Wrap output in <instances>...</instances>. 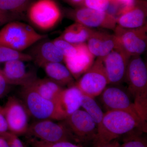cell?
I'll return each instance as SVG.
<instances>
[{"label":"cell","instance_id":"6da1fadb","mask_svg":"<svg viewBox=\"0 0 147 147\" xmlns=\"http://www.w3.org/2000/svg\"><path fill=\"white\" fill-rule=\"evenodd\" d=\"M145 123L138 116L128 112L108 110L104 113L102 121L97 125L94 139L97 147L113 142L136 127L143 126Z\"/></svg>","mask_w":147,"mask_h":147},{"label":"cell","instance_id":"7a4b0ae2","mask_svg":"<svg viewBox=\"0 0 147 147\" xmlns=\"http://www.w3.org/2000/svg\"><path fill=\"white\" fill-rule=\"evenodd\" d=\"M125 79L128 90L134 97L133 102L139 117L147 119V68L140 56H131L127 68Z\"/></svg>","mask_w":147,"mask_h":147},{"label":"cell","instance_id":"3957f363","mask_svg":"<svg viewBox=\"0 0 147 147\" xmlns=\"http://www.w3.org/2000/svg\"><path fill=\"white\" fill-rule=\"evenodd\" d=\"M47 37L46 35L38 33L31 26L14 21L5 24L0 30V45L22 52Z\"/></svg>","mask_w":147,"mask_h":147},{"label":"cell","instance_id":"277c9868","mask_svg":"<svg viewBox=\"0 0 147 147\" xmlns=\"http://www.w3.org/2000/svg\"><path fill=\"white\" fill-rule=\"evenodd\" d=\"M21 96L30 116L37 120L63 121L67 117L59 103L42 97L30 86L23 87Z\"/></svg>","mask_w":147,"mask_h":147},{"label":"cell","instance_id":"5b68a950","mask_svg":"<svg viewBox=\"0 0 147 147\" xmlns=\"http://www.w3.org/2000/svg\"><path fill=\"white\" fill-rule=\"evenodd\" d=\"M27 13L31 23L42 30L53 29L62 17L60 8L55 0H36L29 6Z\"/></svg>","mask_w":147,"mask_h":147},{"label":"cell","instance_id":"8992f818","mask_svg":"<svg viewBox=\"0 0 147 147\" xmlns=\"http://www.w3.org/2000/svg\"><path fill=\"white\" fill-rule=\"evenodd\" d=\"M26 134L30 138L47 143L69 141L75 139L64 123H57L51 120H37L30 124Z\"/></svg>","mask_w":147,"mask_h":147},{"label":"cell","instance_id":"52a82bcc","mask_svg":"<svg viewBox=\"0 0 147 147\" xmlns=\"http://www.w3.org/2000/svg\"><path fill=\"white\" fill-rule=\"evenodd\" d=\"M109 84L102 58H97L75 85L83 94L92 98L102 94Z\"/></svg>","mask_w":147,"mask_h":147},{"label":"cell","instance_id":"ba28073f","mask_svg":"<svg viewBox=\"0 0 147 147\" xmlns=\"http://www.w3.org/2000/svg\"><path fill=\"white\" fill-rule=\"evenodd\" d=\"M69 19L92 29L96 28L114 30L117 26V18L106 11H101L83 6L69 10Z\"/></svg>","mask_w":147,"mask_h":147},{"label":"cell","instance_id":"9c48e42d","mask_svg":"<svg viewBox=\"0 0 147 147\" xmlns=\"http://www.w3.org/2000/svg\"><path fill=\"white\" fill-rule=\"evenodd\" d=\"M113 31L121 47L130 57L140 56L146 50L147 25L133 29L117 26Z\"/></svg>","mask_w":147,"mask_h":147},{"label":"cell","instance_id":"30bf717a","mask_svg":"<svg viewBox=\"0 0 147 147\" xmlns=\"http://www.w3.org/2000/svg\"><path fill=\"white\" fill-rule=\"evenodd\" d=\"M3 108L9 132L17 136L26 134L30 125V115L22 100L10 96Z\"/></svg>","mask_w":147,"mask_h":147},{"label":"cell","instance_id":"8fae6325","mask_svg":"<svg viewBox=\"0 0 147 147\" xmlns=\"http://www.w3.org/2000/svg\"><path fill=\"white\" fill-rule=\"evenodd\" d=\"M63 121L75 139L84 141L95 138L97 124L84 110H76Z\"/></svg>","mask_w":147,"mask_h":147},{"label":"cell","instance_id":"7c38bea8","mask_svg":"<svg viewBox=\"0 0 147 147\" xmlns=\"http://www.w3.org/2000/svg\"><path fill=\"white\" fill-rule=\"evenodd\" d=\"M130 57L121 47L114 49L102 58L109 84H119L125 79Z\"/></svg>","mask_w":147,"mask_h":147},{"label":"cell","instance_id":"4fadbf2b","mask_svg":"<svg viewBox=\"0 0 147 147\" xmlns=\"http://www.w3.org/2000/svg\"><path fill=\"white\" fill-rule=\"evenodd\" d=\"M46 38L37 42L28 54L37 65L42 67L45 65L51 63H62L64 57L53 40Z\"/></svg>","mask_w":147,"mask_h":147},{"label":"cell","instance_id":"5bb4252c","mask_svg":"<svg viewBox=\"0 0 147 147\" xmlns=\"http://www.w3.org/2000/svg\"><path fill=\"white\" fill-rule=\"evenodd\" d=\"M86 43L90 52L97 58L104 57L114 49L121 47L114 34L96 30Z\"/></svg>","mask_w":147,"mask_h":147},{"label":"cell","instance_id":"9a60e30c","mask_svg":"<svg viewBox=\"0 0 147 147\" xmlns=\"http://www.w3.org/2000/svg\"><path fill=\"white\" fill-rule=\"evenodd\" d=\"M26 62L16 60L4 63L1 72L7 82L10 85L28 86L37 78L33 73L27 69Z\"/></svg>","mask_w":147,"mask_h":147},{"label":"cell","instance_id":"2e32d148","mask_svg":"<svg viewBox=\"0 0 147 147\" xmlns=\"http://www.w3.org/2000/svg\"><path fill=\"white\" fill-rule=\"evenodd\" d=\"M102 99L108 110L125 111L140 117L134 103L131 102L126 93L119 88L115 87L105 88L102 93Z\"/></svg>","mask_w":147,"mask_h":147},{"label":"cell","instance_id":"e0dca14e","mask_svg":"<svg viewBox=\"0 0 147 147\" xmlns=\"http://www.w3.org/2000/svg\"><path fill=\"white\" fill-rule=\"evenodd\" d=\"M147 3L145 0H136L131 8L117 18V26L125 28H140L147 25Z\"/></svg>","mask_w":147,"mask_h":147},{"label":"cell","instance_id":"ac0fdd59","mask_svg":"<svg viewBox=\"0 0 147 147\" xmlns=\"http://www.w3.org/2000/svg\"><path fill=\"white\" fill-rule=\"evenodd\" d=\"M95 57L84 42L79 44V50L76 55L64 57L63 62L74 79H77L92 66Z\"/></svg>","mask_w":147,"mask_h":147},{"label":"cell","instance_id":"d6986e66","mask_svg":"<svg viewBox=\"0 0 147 147\" xmlns=\"http://www.w3.org/2000/svg\"><path fill=\"white\" fill-rule=\"evenodd\" d=\"M83 96L76 85L63 89L60 95L58 103L67 117L81 107Z\"/></svg>","mask_w":147,"mask_h":147},{"label":"cell","instance_id":"ffe728a7","mask_svg":"<svg viewBox=\"0 0 147 147\" xmlns=\"http://www.w3.org/2000/svg\"><path fill=\"white\" fill-rule=\"evenodd\" d=\"M28 86L42 97L58 103L60 95L64 89L59 84L49 78H36Z\"/></svg>","mask_w":147,"mask_h":147},{"label":"cell","instance_id":"44dd1931","mask_svg":"<svg viewBox=\"0 0 147 147\" xmlns=\"http://www.w3.org/2000/svg\"><path fill=\"white\" fill-rule=\"evenodd\" d=\"M42 68L51 79L63 86H72L74 83V78L65 65L62 63H51L45 65Z\"/></svg>","mask_w":147,"mask_h":147},{"label":"cell","instance_id":"7402d4cb","mask_svg":"<svg viewBox=\"0 0 147 147\" xmlns=\"http://www.w3.org/2000/svg\"><path fill=\"white\" fill-rule=\"evenodd\" d=\"M94 30V29L74 22L67 27L59 37L72 44H80L86 42Z\"/></svg>","mask_w":147,"mask_h":147},{"label":"cell","instance_id":"603a6c76","mask_svg":"<svg viewBox=\"0 0 147 147\" xmlns=\"http://www.w3.org/2000/svg\"><path fill=\"white\" fill-rule=\"evenodd\" d=\"M32 3V0H0V9L21 16Z\"/></svg>","mask_w":147,"mask_h":147},{"label":"cell","instance_id":"cb8c5ba5","mask_svg":"<svg viewBox=\"0 0 147 147\" xmlns=\"http://www.w3.org/2000/svg\"><path fill=\"white\" fill-rule=\"evenodd\" d=\"M81 107L84 108V111L89 115L97 125L100 123L104 113L94 98L84 95Z\"/></svg>","mask_w":147,"mask_h":147},{"label":"cell","instance_id":"d4e9b609","mask_svg":"<svg viewBox=\"0 0 147 147\" xmlns=\"http://www.w3.org/2000/svg\"><path fill=\"white\" fill-rule=\"evenodd\" d=\"M16 60L28 62L32 61V58L28 54L0 45V64Z\"/></svg>","mask_w":147,"mask_h":147},{"label":"cell","instance_id":"484cf974","mask_svg":"<svg viewBox=\"0 0 147 147\" xmlns=\"http://www.w3.org/2000/svg\"><path fill=\"white\" fill-rule=\"evenodd\" d=\"M53 41L63 55L64 57H73L78 53L79 44L70 43L59 36L53 40Z\"/></svg>","mask_w":147,"mask_h":147},{"label":"cell","instance_id":"4316f807","mask_svg":"<svg viewBox=\"0 0 147 147\" xmlns=\"http://www.w3.org/2000/svg\"><path fill=\"white\" fill-rule=\"evenodd\" d=\"M28 142L32 147H82L69 141L51 143L42 142L33 138H30Z\"/></svg>","mask_w":147,"mask_h":147},{"label":"cell","instance_id":"83f0119b","mask_svg":"<svg viewBox=\"0 0 147 147\" xmlns=\"http://www.w3.org/2000/svg\"><path fill=\"white\" fill-rule=\"evenodd\" d=\"M110 5V0H84V6L101 11H106Z\"/></svg>","mask_w":147,"mask_h":147},{"label":"cell","instance_id":"f1b7e54d","mask_svg":"<svg viewBox=\"0 0 147 147\" xmlns=\"http://www.w3.org/2000/svg\"><path fill=\"white\" fill-rule=\"evenodd\" d=\"M121 147H147L144 139L138 136H132L125 139Z\"/></svg>","mask_w":147,"mask_h":147},{"label":"cell","instance_id":"f546056e","mask_svg":"<svg viewBox=\"0 0 147 147\" xmlns=\"http://www.w3.org/2000/svg\"><path fill=\"white\" fill-rule=\"evenodd\" d=\"M136 1V0H112L110 1L112 2L117 8L118 17L121 13L131 8Z\"/></svg>","mask_w":147,"mask_h":147},{"label":"cell","instance_id":"4dcf8cb0","mask_svg":"<svg viewBox=\"0 0 147 147\" xmlns=\"http://www.w3.org/2000/svg\"><path fill=\"white\" fill-rule=\"evenodd\" d=\"M1 137H4L8 142L10 147H27L21 139L15 134L7 131Z\"/></svg>","mask_w":147,"mask_h":147},{"label":"cell","instance_id":"1f68e13d","mask_svg":"<svg viewBox=\"0 0 147 147\" xmlns=\"http://www.w3.org/2000/svg\"><path fill=\"white\" fill-rule=\"evenodd\" d=\"M21 18V16L7 12L0 9V27L5 26L9 22L18 21Z\"/></svg>","mask_w":147,"mask_h":147},{"label":"cell","instance_id":"d6a6232c","mask_svg":"<svg viewBox=\"0 0 147 147\" xmlns=\"http://www.w3.org/2000/svg\"><path fill=\"white\" fill-rule=\"evenodd\" d=\"M7 121L3 107L0 106V136L8 131Z\"/></svg>","mask_w":147,"mask_h":147},{"label":"cell","instance_id":"836d02e7","mask_svg":"<svg viewBox=\"0 0 147 147\" xmlns=\"http://www.w3.org/2000/svg\"><path fill=\"white\" fill-rule=\"evenodd\" d=\"M10 85L7 82L0 70V98L3 97L8 93Z\"/></svg>","mask_w":147,"mask_h":147},{"label":"cell","instance_id":"e575fe53","mask_svg":"<svg viewBox=\"0 0 147 147\" xmlns=\"http://www.w3.org/2000/svg\"><path fill=\"white\" fill-rule=\"evenodd\" d=\"M63 1L75 8L84 6V0H63Z\"/></svg>","mask_w":147,"mask_h":147},{"label":"cell","instance_id":"d590c367","mask_svg":"<svg viewBox=\"0 0 147 147\" xmlns=\"http://www.w3.org/2000/svg\"><path fill=\"white\" fill-rule=\"evenodd\" d=\"M0 147H10L7 141L1 136H0Z\"/></svg>","mask_w":147,"mask_h":147},{"label":"cell","instance_id":"8d00e7d4","mask_svg":"<svg viewBox=\"0 0 147 147\" xmlns=\"http://www.w3.org/2000/svg\"><path fill=\"white\" fill-rule=\"evenodd\" d=\"M98 147H121L120 145L118 144V143L115 142L113 143V142L109 143V144H106L102 145Z\"/></svg>","mask_w":147,"mask_h":147},{"label":"cell","instance_id":"74e56055","mask_svg":"<svg viewBox=\"0 0 147 147\" xmlns=\"http://www.w3.org/2000/svg\"><path fill=\"white\" fill-rule=\"evenodd\" d=\"M110 1H112V0H110Z\"/></svg>","mask_w":147,"mask_h":147}]
</instances>
